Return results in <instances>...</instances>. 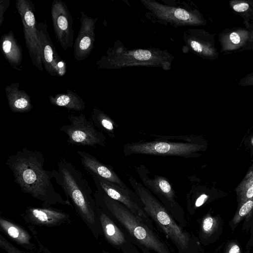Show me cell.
I'll list each match as a JSON object with an SVG mask.
<instances>
[{
    "label": "cell",
    "mask_w": 253,
    "mask_h": 253,
    "mask_svg": "<svg viewBox=\"0 0 253 253\" xmlns=\"http://www.w3.org/2000/svg\"><path fill=\"white\" fill-rule=\"evenodd\" d=\"M243 24L225 29L218 34L220 51L223 55L253 51V22Z\"/></svg>",
    "instance_id": "cell-12"
},
{
    "label": "cell",
    "mask_w": 253,
    "mask_h": 253,
    "mask_svg": "<svg viewBox=\"0 0 253 253\" xmlns=\"http://www.w3.org/2000/svg\"><path fill=\"white\" fill-rule=\"evenodd\" d=\"M237 84L241 86H253V71L242 77Z\"/></svg>",
    "instance_id": "cell-30"
},
{
    "label": "cell",
    "mask_w": 253,
    "mask_h": 253,
    "mask_svg": "<svg viewBox=\"0 0 253 253\" xmlns=\"http://www.w3.org/2000/svg\"><path fill=\"white\" fill-rule=\"evenodd\" d=\"M0 226L3 230L15 242L21 244L30 243L29 234L19 226L2 218L0 219Z\"/></svg>",
    "instance_id": "cell-25"
},
{
    "label": "cell",
    "mask_w": 253,
    "mask_h": 253,
    "mask_svg": "<svg viewBox=\"0 0 253 253\" xmlns=\"http://www.w3.org/2000/svg\"><path fill=\"white\" fill-rule=\"evenodd\" d=\"M81 165L91 176L100 177L124 188H128L109 165L100 162L95 156L84 151L78 150Z\"/></svg>",
    "instance_id": "cell-17"
},
{
    "label": "cell",
    "mask_w": 253,
    "mask_h": 253,
    "mask_svg": "<svg viewBox=\"0 0 253 253\" xmlns=\"http://www.w3.org/2000/svg\"><path fill=\"white\" fill-rule=\"evenodd\" d=\"M97 20V17L93 18L83 11L81 12V26L74 45V56L78 61L86 59L94 47Z\"/></svg>",
    "instance_id": "cell-16"
},
{
    "label": "cell",
    "mask_w": 253,
    "mask_h": 253,
    "mask_svg": "<svg viewBox=\"0 0 253 253\" xmlns=\"http://www.w3.org/2000/svg\"><path fill=\"white\" fill-rule=\"evenodd\" d=\"M53 178L75 208L89 223L95 221L91 187L82 171L70 161L61 158L57 169L52 170Z\"/></svg>",
    "instance_id": "cell-6"
},
{
    "label": "cell",
    "mask_w": 253,
    "mask_h": 253,
    "mask_svg": "<svg viewBox=\"0 0 253 253\" xmlns=\"http://www.w3.org/2000/svg\"><path fill=\"white\" fill-rule=\"evenodd\" d=\"M51 15L56 38L62 48L67 50L74 44L73 20L68 7L61 0H53Z\"/></svg>",
    "instance_id": "cell-15"
},
{
    "label": "cell",
    "mask_w": 253,
    "mask_h": 253,
    "mask_svg": "<svg viewBox=\"0 0 253 253\" xmlns=\"http://www.w3.org/2000/svg\"><path fill=\"white\" fill-rule=\"evenodd\" d=\"M95 127L111 138L115 137V130L119 127L110 117L97 107H94L90 117Z\"/></svg>",
    "instance_id": "cell-23"
},
{
    "label": "cell",
    "mask_w": 253,
    "mask_h": 253,
    "mask_svg": "<svg viewBox=\"0 0 253 253\" xmlns=\"http://www.w3.org/2000/svg\"><path fill=\"white\" fill-rule=\"evenodd\" d=\"M133 167L143 186L160 201L179 225L186 227L184 211L169 179L164 176L153 174L143 165Z\"/></svg>",
    "instance_id": "cell-7"
},
{
    "label": "cell",
    "mask_w": 253,
    "mask_h": 253,
    "mask_svg": "<svg viewBox=\"0 0 253 253\" xmlns=\"http://www.w3.org/2000/svg\"><path fill=\"white\" fill-rule=\"evenodd\" d=\"M128 181L154 224L174 245L178 253H195L194 237L175 220L160 201L132 176Z\"/></svg>",
    "instance_id": "cell-2"
},
{
    "label": "cell",
    "mask_w": 253,
    "mask_h": 253,
    "mask_svg": "<svg viewBox=\"0 0 253 253\" xmlns=\"http://www.w3.org/2000/svg\"><path fill=\"white\" fill-rule=\"evenodd\" d=\"M238 201L240 204L253 198V184L241 189H236Z\"/></svg>",
    "instance_id": "cell-28"
},
{
    "label": "cell",
    "mask_w": 253,
    "mask_h": 253,
    "mask_svg": "<svg viewBox=\"0 0 253 253\" xmlns=\"http://www.w3.org/2000/svg\"><path fill=\"white\" fill-rule=\"evenodd\" d=\"M253 210V198L239 204V206L232 220L233 224L236 225Z\"/></svg>",
    "instance_id": "cell-27"
},
{
    "label": "cell",
    "mask_w": 253,
    "mask_h": 253,
    "mask_svg": "<svg viewBox=\"0 0 253 253\" xmlns=\"http://www.w3.org/2000/svg\"><path fill=\"white\" fill-rule=\"evenodd\" d=\"M91 176L97 191L121 203L132 213L142 218L151 226H154L153 221L145 211L140 200L134 191L129 188L122 187L100 177L95 175Z\"/></svg>",
    "instance_id": "cell-11"
},
{
    "label": "cell",
    "mask_w": 253,
    "mask_h": 253,
    "mask_svg": "<svg viewBox=\"0 0 253 253\" xmlns=\"http://www.w3.org/2000/svg\"><path fill=\"white\" fill-rule=\"evenodd\" d=\"M19 83L14 82L5 87L8 106L14 113L28 112L33 108L31 97L26 91L19 89Z\"/></svg>",
    "instance_id": "cell-19"
},
{
    "label": "cell",
    "mask_w": 253,
    "mask_h": 253,
    "mask_svg": "<svg viewBox=\"0 0 253 253\" xmlns=\"http://www.w3.org/2000/svg\"><path fill=\"white\" fill-rule=\"evenodd\" d=\"M44 154L27 148L17 151L8 158L6 165L12 172L14 181L21 191L45 205L70 204L57 193L52 182V171L44 169Z\"/></svg>",
    "instance_id": "cell-1"
},
{
    "label": "cell",
    "mask_w": 253,
    "mask_h": 253,
    "mask_svg": "<svg viewBox=\"0 0 253 253\" xmlns=\"http://www.w3.org/2000/svg\"><path fill=\"white\" fill-rule=\"evenodd\" d=\"M9 5V0H0V26L4 20V13Z\"/></svg>",
    "instance_id": "cell-32"
},
{
    "label": "cell",
    "mask_w": 253,
    "mask_h": 253,
    "mask_svg": "<svg viewBox=\"0 0 253 253\" xmlns=\"http://www.w3.org/2000/svg\"><path fill=\"white\" fill-rule=\"evenodd\" d=\"M149 138L128 142L123 146L125 156L147 155L196 158L207 148V144L200 136L195 134L181 135H149Z\"/></svg>",
    "instance_id": "cell-3"
},
{
    "label": "cell",
    "mask_w": 253,
    "mask_h": 253,
    "mask_svg": "<svg viewBox=\"0 0 253 253\" xmlns=\"http://www.w3.org/2000/svg\"><path fill=\"white\" fill-rule=\"evenodd\" d=\"M49 100L53 105L73 111H81L85 107L83 99L76 92L70 90H67L66 93L50 95Z\"/></svg>",
    "instance_id": "cell-22"
},
{
    "label": "cell",
    "mask_w": 253,
    "mask_h": 253,
    "mask_svg": "<svg viewBox=\"0 0 253 253\" xmlns=\"http://www.w3.org/2000/svg\"><path fill=\"white\" fill-rule=\"evenodd\" d=\"M96 194L134 244L142 246L156 253H175L154 226H151L124 205L104 193L97 191Z\"/></svg>",
    "instance_id": "cell-4"
},
{
    "label": "cell",
    "mask_w": 253,
    "mask_h": 253,
    "mask_svg": "<svg viewBox=\"0 0 253 253\" xmlns=\"http://www.w3.org/2000/svg\"><path fill=\"white\" fill-rule=\"evenodd\" d=\"M228 4L235 14L243 18V23L253 22V0H232Z\"/></svg>",
    "instance_id": "cell-24"
},
{
    "label": "cell",
    "mask_w": 253,
    "mask_h": 253,
    "mask_svg": "<svg viewBox=\"0 0 253 253\" xmlns=\"http://www.w3.org/2000/svg\"><path fill=\"white\" fill-rule=\"evenodd\" d=\"M1 46L4 57L11 66L15 69L21 71L22 69L19 66H21L22 61V51L12 31L1 37Z\"/></svg>",
    "instance_id": "cell-20"
},
{
    "label": "cell",
    "mask_w": 253,
    "mask_h": 253,
    "mask_svg": "<svg viewBox=\"0 0 253 253\" xmlns=\"http://www.w3.org/2000/svg\"><path fill=\"white\" fill-rule=\"evenodd\" d=\"M141 2L157 19L175 27L205 26L207 20L197 9L188 6L162 3L154 0Z\"/></svg>",
    "instance_id": "cell-8"
},
{
    "label": "cell",
    "mask_w": 253,
    "mask_h": 253,
    "mask_svg": "<svg viewBox=\"0 0 253 253\" xmlns=\"http://www.w3.org/2000/svg\"><path fill=\"white\" fill-rule=\"evenodd\" d=\"M70 124L63 125L59 130L68 136L67 142L74 145L105 147L107 138L104 133L97 130L90 119L82 113L79 115L68 116Z\"/></svg>",
    "instance_id": "cell-9"
},
{
    "label": "cell",
    "mask_w": 253,
    "mask_h": 253,
    "mask_svg": "<svg viewBox=\"0 0 253 253\" xmlns=\"http://www.w3.org/2000/svg\"><path fill=\"white\" fill-rule=\"evenodd\" d=\"M27 213L32 221L44 225H55L66 217L64 213L48 208H29Z\"/></svg>",
    "instance_id": "cell-21"
},
{
    "label": "cell",
    "mask_w": 253,
    "mask_h": 253,
    "mask_svg": "<svg viewBox=\"0 0 253 253\" xmlns=\"http://www.w3.org/2000/svg\"><path fill=\"white\" fill-rule=\"evenodd\" d=\"M121 250L123 253H141L139 249L132 241L128 245L123 248ZM104 253H108L104 252Z\"/></svg>",
    "instance_id": "cell-33"
},
{
    "label": "cell",
    "mask_w": 253,
    "mask_h": 253,
    "mask_svg": "<svg viewBox=\"0 0 253 253\" xmlns=\"http://www.w3.org/2000/svg\"><path fill=\"white\" fill-rule=\"evenodd\" d=\"M99 219L105 237L112 246L121 250L131 242L129 236L105 213L100 212Z\"/></svg>",
    "instance_id": "cell-18"
},
{
    "label": "cell",
    "mask_w": 253,
    "mask_h": 253,
    "mask_svg": "<svg viewBox=\"0 0 253 253\" xmlns=\"http://www.w3.org/2000/svg\"><path fill=\"white\" fill-rule=\"evenodd\" d=\"M218 225L217 218L210 214L202 219L201 223V234L204 237H210L215 231Z\"/></svg>",
    "instance_id": "cell-26"
},
{
    "label": "cell",
    "mask_w": 253,
    "mask_h": 253,
    "mask_svg": "<svg viewBox=\"0 0 253 253\" xmlns=\"http://www.w3.org/2000/svg\"><path fill=\"white\" fill-rule=\"evenodd\" d=\"M42 64L46 71L52 76L62 77L67 72L65 61L58 54L49 36L45 21L37 24Z\"/></svg>",
    "instance_id": "cell-14"
},
{
    "label": "cell",
    "mask_w": 253,
    "mask_h": 253,
    "mask_svg": "<svg viewBox=\"0 0 253 253\" xmlns=\"http://www.w3.org/2000/svg\"><path fill=\"white\" fill-rule=\"evenodd\" d=\"M225 253H241V251L238 244L231 242L227 246Z\"/></svg>",
    "instance_id": "cell-34"
},
{
    "label": "cell",
    "mask_w": 253,
    "mask_h": 253,
    "mask_svg": "<svg viewBox=\"0 0 253 253\" xmlns=\"http://www.w3.org/2000/svg\"><path fill=\"white\" fill-rule=\"evenodd\" d=\"M252 184H253V165L249 169L248 172L236 189H241Z\"/></svg>",
    "instance_id": "cell-29"
},
{
    "label": "cell",
    "mask_w": 253,
    "mask_h": 253,
    "mask_svg": "<svg viewBox=\"0 0 253 253\" xmlns=\"http://www.w3.org/2000/svg\"><path fill=\"white\" fill-rule=\"evenodd\" d=\"M0 245L8 253H21L17 249L8 242L5 239L3 238L2 236H1L0 239Z\"/></svg>",
    "instance_id": "cell-31"
},
{
    "label": "cell",
    "mask_w": 253,
    "mask_h": 253,
    "mask_svg": "<svg viewBox=\"0 0 253 253\" xmlns=\"http://www.w3.org/2000/svg\"><path fill=\"white\" fill-rule=\"evenodd\" d=\"M16 8L23 24L24 37L32 64L43 72L40 42L37 33L35 6L30 0H17Z\"/></svg>",
    "instance_id": "cell-10"
},
{
    "label": "cell",
    "mask_w": 253,
    "mask_h": 253,
    "mask_svg": "<svg viewBox=\"0 0 253 253\" xmlns=\"http://www.w3.org/2000/svg\"><path fill=\"white\" fill-rule=\"evenodd\" d=\"M183 40L188 52L190 51L203 59H217L219 52L215 46V34L202 29L189 28L183 34Z\"/></svg>",
    "instance_id": "cell-13"
},
{
    "label": "cell",
    "mask_w": 253,
    "mask_h": 253,
    "mask_svg": "<svg viewBox=\"0 0 253 253\" xmlns=\"http://www.w3.org/2000/svg\"><path fill=\"white\" fill-rule=\"evenodd\" d=\"M174 59L166 50L158 48L128 49L120 41L109 47L106 54L96 61L99 69H118L133 66L160 67L169 70Z\"/></svg>",
    "instance_id": "cell-5"
}]
</instances>
